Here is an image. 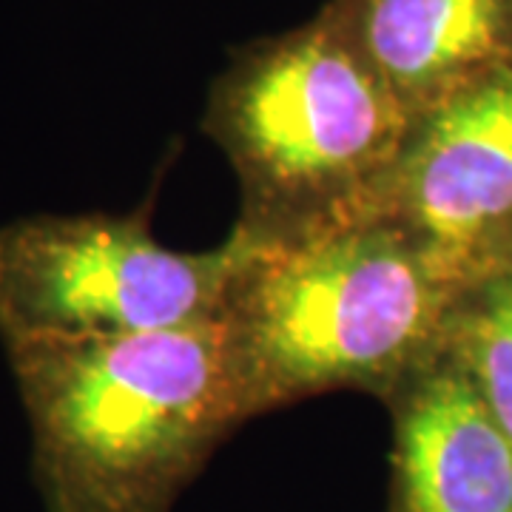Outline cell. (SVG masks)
<instances>
[{"label": "cell", "instance_id": "1", "mask_svg": "<svg viewBox=\"0 0 512 512\" xmlns=\"http://www.w3.org/2000/svg\"><path fill=\"white\" fill-rule=\"evenodd\" d=\"M248 245L220 316L242 421L330 390L384 402L444 348L461 282L399 222Z\"/></svg>", "mask_w": 512, "mask_h": 512}, {"label": "cell", "instance_id": "2", "mask_svg": "<svg viewBox=\"0 0 512 512\" xmlns=\"http://www.w3.org/2000/svg\"><path fill=\"white\" fill-rule=\"evenodd\" d=\"M6 353L46 512H171L242 424L220 322Z\"/></svg>", "mask_w": 512, "mask_h": 512}, {"label": "cell", "instance_id": "3", "mask_svg": "<svg viewBox=\"0 0 512 512\" xmlns=\"http://www.w3.org/2000/svg\"><path fill=\"white\" fill-rule=\"evenodd\" d=\"M416 117L322 6L231 52L200 128L239 183V237L291 245L376 214Z\"/></svg>", "mask_w": 512, "mask_h": 512}, {"label": "cell", "instance_id": "4", "mask_svg": "<svg viewBox=\"0 0 512 512\" xmlns=\"http://www.w3.org/2000/svg\"><path fill=\"white\" fill-rule=\"evenodd\" d=\"M248 248L234 231L211 251L165 248L148 211L35 214L0 225L3 348L214 325Z\"/></svg>", "mask_w": 512, "mask_h": 512}, {"label": "cell", "instance_id": "5", "mask_svg": "<svg viewBox=\"0 0 512 512\" xmlns=\"http://www.w3.org/2000/svg\"><path fill=\"white\" fill-rule=\"evenodd\" d=\"M373 217L461 285L490 265L512 231V60L421 114Z\"/></svg>", "mask_w": 512, "mask_h": 512}, {"label": "cell", "instance_id": "6", "mask_svg": "<svg viewBox=\"0 0 512 512\" xmlns=\"http://www.w3.org/2000/svg\"><path fill=\"white\" fill-rule=\"evenodd\" d=\"M387 512H512V441L441 348L387 399Z\"/></svg>", "mask_w": 512, "mask_h": 512}, {"label": "cell", "instance_id": "7", "mask_svg": "<svg viewBox=\"0 0 512 512\" xmlns=\"http://www.w3.org/2000/svg\"><path fill=\"white\" fill-rule=\"evenodd\" d=\"M325 9L416 120L512 60V0H325Z\"/></svg>", "mask_w": 512, "mask_h": 512}, {"label": "cell", "instance_id": "8", "mask_svg": "<svg viewBox=\"0 0 512 512\" xmlns=\"http://www.w3.org/2000/svg\"><path fill=\"white\" fill-rule=\"evenodd\" d=\"M444 350L512 441V271L490 265L458 288Z\"/></svg>", "mask_w": 512, "mask_h": 512}, {"label": "cell", "instance_id": "9", "mask_svg": "<svg viewBox=\"0 0 512 512\" xmlns=\"http://www.w3.org/2000/svg\"><path fill=\"white\" fill-rule=\"evenodd\" d=\"M490 265H498V268H507V271H512V231L510 237L501 242V248L495 251V256L490 259ZM487 265V268H490Z\"/></svg>", "mask_w": 512, "mask_h": 512}]
</instances>
